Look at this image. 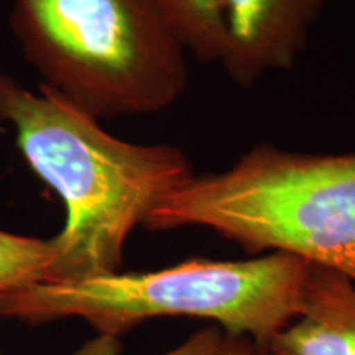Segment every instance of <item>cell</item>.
<instances>
[{"label": "cell", "instance_id": "30bf717a", "mask_svg": "<svg viewBox=\"0 0 355 355\" xmlns=\"http://www.w3.org/2000/svg\"><path fill=\"white\" fill-rule=\"evenodd\" d=\"M217 355H270L265 349L259 347L247 339H234V337L225 336L224 345Z\"/></svg>", "mask_w": 355, "mask_h": 355}, {"label": "cell", "instance_id": "ba28073f", "mask_svg": "<svg viewBox=\"0 0 355 355\" xmlns=\"http://www.w3.org/2000/svg\"><path fill=\"white\" fill-rule=\"evenodd\" d=\"M50 260V239L0 230V293L40 282Z\"/></svg>", "mask_w": 355, "mask_h": 355}, {"label": "cell", "instance_id": "9c48e42d", "mask_svg": "<svg viewBox=\"0 0 355 355\" xmlns=\"http://www.w3.org/2000/svg\"><path fill=\"white\" fill-rule=\"evenodd\" d=\"M224 340L225 336L219 327H207L194 332L184 343L159 355H217L224 345ZM121 350L122 344L119 337L97 334V337L87 340L74 355H121ZM0 355L3 354L0 352Z\"/></svg>", "mask_w": 355, "mask_h": 355}, {"label": "cell", "instance_id": "52a82bcc", "mask_svg": "<svg viewBox=\"0 0 355 355\" xmlns=\"http://www.w3.org/2000/svg\"><path fill=\"white\" fill-rule=\"evenodd\" d=\"M186 53L201 63H220L224 0H159Z\"/></svg>", "mask_w": 355, "mask_h": 355}, {"label": "cell", "instance_id": "8992f818", "mask_svg": "<svg viewBox=\"0 0 355 355\" xmlns=\"http://www.w3.org/2000/svg\"><path fill=\"white\" fill-rule=\"evenodd\" d=\"M270 355H355V285L309 265L296 318L266 344Z\"/></svg>", "mask_w": 355, "mask_h": 355}, {"label": "cell", "instance_id": "6da1fadb", "mask_svg": "<svg viewBox=\"0 0 355 355\" xmlns=\"http://www.w3.org/2000/svg\"><path fill=\"white\" fill-rule=\"evenodd\" d=\"M0 122L12 127L26 165L66 211L40 282L121 272L130 234L194 176L178 146L117 139L50 87L32 92L3 71Z\"/></svg>", "mask_w": 355, "mask_h": 355}, {"label": "cell", "instance_id": "7a4b0ae2", "mask_svg": "<svg viewBox=\"0 0 355 355\" xmlns=\"http://www.w3.org/2000/svg\"><path fill=\"white\" fill-rule=\"evenodd\" d=\"M202 227L248 254L282 252L355 285V152L252 146L230 168L194 175L145 229Z\"/></svg>", "mask_w": 355, "mask_h": 355}, {"label": "cell", "instance_id": "277c9868", "mask_svg": "<svg viewBox=\"0 0 355 355\" xmlns=\"http://www.w3.org/2000/svg\"><path fill=\"white\" fill-rule=\"evenodd\" d=\"M10 26L43 86L97 121L163 112L188 87L159 0H12Z\"/></svg>", "mask_w": 355, "mask_h": 355}, {"label": "cell", "instance_id": "3957f363", "mask_svg": "<svg viewBox=\"0 0 355 355\" xmlns=\"http://www.w3.org/2000/svg\"><path fill=\"white\" fill-rule=\"evenodd\" d=\"M309 263L270 252L247 260L193 259L150 272L35 282L0 293V316L28 322L81 318L121 337L155 318L212 321L259 347L296 318Z\"/></svg>", "mask_w": 355, "mask_h": 355}, {"label": "cell", "instance_id": "5b68a950", "mask_svg": "<svg viewBox=\"0 0 355 355\" xmlns=\"http://www.w3.org/2000/svg\"><path fill=\"white\" fill-rule=\"evenodd\" d=\"M324 0H224L220 66L241 87L290 71L308 46Z\"/></svg>", "mask_w": 355, "mask_h": 355}]
</instances>
